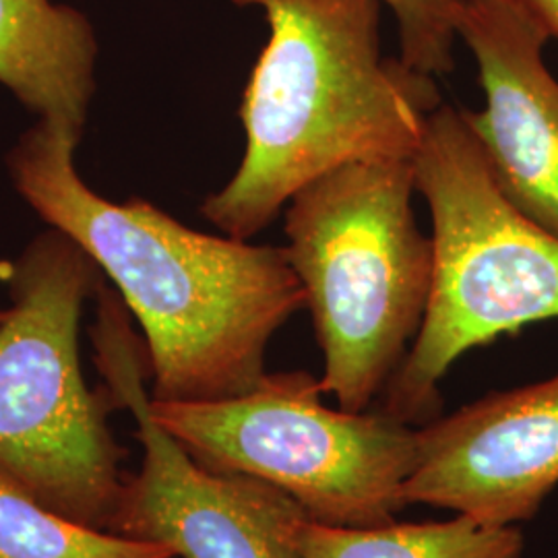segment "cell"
Instances as JSON below:
<instances>
[{"label":"cell","mask_w":558,"mask_h":558,"mask_svg":"<svg viewBox=\"0 0 558 558\" xmlns=\"http://www.w3.org/2000/svg\"><path fill=\"white\" fill-rule=\"evenodd\" d=\"M81 137L36 120L7 154L21 199L96 263L140 323L154 401L239 398L306 294L286 246L193 230L154 203L101 197L80 174Z\"/></svg>","instance_id":"6da1fadb"},{"label":"cell","mask_w":558,"mask_h":558,"mask_svg":"<svg viewBox=\"0 0 558 558\" xmlns=\"http://www.w3.org/2000/svg\"><path fill=\"white\" fill-rule=\"evenodd\" d=\"M257 7L269 40L244 87L239 170L201 216L251 240L308 182L352 161L412 160L442 106L435 77L380 52V0H232Z\"/></svg>","instance_id":"7a4b0ae2"},{"label":"cell","mask_w":558,"mask_h":558,"mask_svg":"<svg viewBox=\"0 0 558 558\" xmlns=\"http://www.w3.org/2000/svg\"><path fill=\"white\" fill-rule=\"evenodd\" d=\"M414 161L339 166L286 205V253L306 294L325 368L320 391L366 412L418 336L435 251L414 216Z\"/></svg>","instance_id":"3957f363"},{"label":"cell","mask_w":558,"mask_h":558,"mask_svg":"<svg viewBox=\"0 0 558 558\" xmlns=\"http://www.w3.org/2000/svg\"><path fill=\"white\" fill-rule=\"evenodd\" d=\"M412 161L433 218V288L375 408L422 426L439 416V383L463 354L558 319V239L502 195L458 108L435 110Z\"/></svg>","instance_id":"277c9868"},{"label":"cell","mask_w":558,"mask_h":558,"mask_svg":"<svg viewBox=\"0 0 558 558\" xmlns=\"http://www.w3.org/2000/svg\"><path fill=\"white\" fill-rule=\"evenodd\" d=\"M98 267L48 228L0 265L9 306L0 320V472L64 518L108 530L126 474L110 433V391L81 368V319Z\"/></svg>","instance_id":"5b68a950"},{"label":"cell","mask_w":558,"mask_h":558,"mask_svg":"<svg viewBox=\"0 0 558 558\" xmlns=\"http://www.w3.org/2000/svg\"><path fill=\"white\" fill-rule=\"evenodd\" d=\"M306 371L267 373L239 398L154 401L151 414L216 472L263 480L299 502L311 521L371 527L405 509L403 484L416 468L418 426L379 408L333 410Z\"/></svg>","instance_id":"8992f818"},{"label":"cell","mask_w":558,"mask_h":558,"mask_svg":"<svg viewBox=\"0 0 558 558\" xmlns=\"http://www.w3.org/2000/svg\"><path fill=\"white\" fill-rule=\"evenodd\" d=\"M89 336L117 408L137 426L141 465L126 476L110 532L168 546L177 558H306L308 515L296 500L253 476L201 465L151 414L149 360L131 313L104 283Z\"/></svg>","instance_id":"52a82bcc"},{"label":"cell","mask_w":558,"mask_h":558,"mask_svg":"<svg viewBox=\"0 0 558 558\" xmlns=\"http://www.w3.org/2000/svg\"><path fill=\"white\" fill-rule=\"evenodd\" d=\"M557 486L558 373L418 426V459L401 500L519 525Z\"/></svg>","instance_id":"ba28073f"},{"label":"cell","mask_w":558,"mask_h":558,"mask_svg":"<svg viewBox=\"0 0 558 558\" xmlns=\"http://www.w3.org/2000/svg\"><path fill=\"white\" fill-rule=\"evenodd\" d=\"M478 64L484 110H461L502 195L558 239V81L544 64L550 40L505 0H468L459 21Z\"/></svg>","instance_id":"9c48e42d"},{"label":"cell","mask_w":558,"mask_h":558,"mask_svg":"<svg viewBox=\"0 0 558 558\" xmlns=\"http://www.w3.org/2000/svg\"><path fill=\"white\" fill-rule=\"evenodd\" d=\"M98 38L54 0H0V85L36 120L83 140L96 96Z\"/></svg>","instance_id":"30bf717a"},{"label":"cell","mask_w":558,"mask_h":558,"mask_svg":"<svg viewBox=\"0 0 558 558\" xmlns=\"http://www.w3.org/2000/svg\"><path fill=\"white\" fill-rule=\"evenodd\" d=\"M306 558H521L518 525H486L468 515L447 521L336 527L306 519L299 530Z\"/></svg>","instance_id":"8fae6325"},{"label":"cell","mask_w":558,"mask_h":558,"mask_svg":"<svg viewBox=\"0 0 558 558\" xmlns=\"http://www.w3.org/2000/svg\"><path fill=\"white\" fill-rule=\"evenodd\" d=\"M0 558H177L156 542L64 518L0 472Z\"/></svg>","instance_id":"7c38bea8"},{"label":"cell","mask_w":558,"mask_h":558,"mask_svg":"<svg viewBox=\"0 0 558 558\" xmlns=\"http://www.w3.org/2000/svg\"><path fill=\"white\" fill-rule=\"evenodd\" d=\"M398 23L399 59L428 77L456 69L459 21L468 0H380Z\"/></svg>","instance_id":"4fadbf2b"},{"label":"cell","mask_w":558,"mask_h":558,"mask_svg":"<svg viewBox=\"0 0 558 558\" xmlns=\"http://www.w3.org/2000/svg\"><path fill=\"white\" fill-rule=\"evenodd\" d=\"M536 21L548 38L558 40V0H505Z\"/></svg>","instance_id":"5bb4252c"},{"label":"cell","mask_w":558,"mask_h":558,"mask_svg":"<svg viewBox=\"0 0 558 558\" xmlns=\"http://www.w3.org/2000/svg\"><path fill=\"white\" fill-rule=\"evenodd\" d=\"M4 315H7V308H0V320L4 319Z\"/></svg>","instance_id":"9a60e30c"}]
</instances>
